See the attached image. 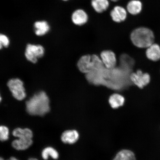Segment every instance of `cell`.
<instances>
[{"mask_svg":"<svg viewBox=\"0 0 160 160\" xmlns=\"http://www.w3.org/2000/svg\"><path fill=\"white\" fill-rule=\"evenodd\" d=\"M1 101H2V98L1 97V95H0V102H1Z\"/></svg>","mask_w":160,"mask_h":160,"instance_id":"cb8c5ba5","label":"cell"},{"mask_svg":"<svg viewBox=\"0 0 160 160\" xmlns=\"http://www.w3.org/2000/svg\"><path fill=\"white\" fill-rule=\"evenodd\" d=\"M124 97L118 93H114L110 96L109 102L111 107L113 109H117L122 106L124 104Z\"/></svg>","mask_w":160,"mask_h":160,"instance_id":"2e32d148","label":"cell"},{"mask_svg":"<svg viewBox=\"0 0 160 160\" xmlns=\"http://www.w3.org/2000/svg\"><path fill=\"white\" fill-rule=\"evenodd\" d=\"M89 16L85 10L78 8L72 13L71 20L74 25L78 27H82L88 23L89 20Z\"/></svg>","mask_w":160,"mask_h":160,"instance_id":"52a82bcc","label":"cell"},{"mask_svg":"<svg viewBox=\"0 0 160 160\" xmlns=\"http://www.w3.org/2000/svg\"><path fill=\"white\" fill-rule=\"evenodd\" d=\"M7 160H19L17 158H16L15 157H12L10 158Z\"/></svg>","mask_w":160,"mask_h":160,"instance_id":"44dd1931","label":"cell"},{"mask_svg":"<svg viewBox=\"0 0 160 160\" xmlns=\"http://www.w3.org/2000/svg\"><path fill=\"white\" fill-rule=\"evenodd\" d=\"M113 160H136L134 154L130 150L123 149L117 153Z\"/></svg>","mask_w":160,"mask_h":160,"instance_id":"e0dca14e","label":"cell"},{"mask_svg":"<svg viewBox=\"0 0 160 160\" xmlns=\"http://www.w3.org/2000/svg\"><path fill=\"white\" fill-rule=\"evenodd\" d=\"M130 81L140 88H143L149 83L151 77L148 73H144L138 70L136 72H133L130 75Z\"/></svg>","mask_w":160,"mask_h":160,"instance_id":"8992f818","label":"cell"},{"mask_svg":"<svg viewBox=\"0 0 160 160\" xmlns=\"http://www.w3.org/2000/svg\"><path fill=\"white\" fill-rule=\"evenodd\" d=\"M0 160H4L2 158L0 157Z\"/></svg>","mask_w":160,"mask_h":160,"instance_id":"484cf974","label":"cell"},{"mask_svg":"<svg viewBox=\"0 0 160 160\" xmlns=\"http://www.w3.org/2000/svg\"><path fill=\"white\" fill-rule=\"evenodd\" d=\"M130 39L135 47L140 48H147L154 43L155 35L153 32L149 28L139 27L132 31Z\"/></svg>","mask_w":160,"mask_h":160,"instance_id":"7a4b0ae2","label":"cell"},{"mask_svg":"<svg viewBox=\"0 0 160 160\" xmlns=\"http://www.w3.org/2000/svg\"><path fill=\"white\" fill-rule=\"evenodd\" d=\"M45 49L42 46L29 44L26 48L25 56L29 61L36 63L38 59L43 57Z\"/></svg>","mask_w":160,"mask_h":160,"instance_id":"5b68a950","label":"cell"},{"mask_svg":"<svg viewBox=\"0 0 160 160\" xmlns=\"http://www.w3.org/2000/svg\"><path fill=\"white\" fill-rule=\"evenodd\" d=\"M8 37L4 34L0 33V50L3 48H7L10 44Z\"/></svg>","mask_w":160,"mask_h":160,"instance_id":"ffe728a7","label":"cell"},{"mask_svg":"<svg viewBox=\"0 0 160 160\" xmlns=\"http://www.w3.org/2000/svg\"><path fill=\"white\" fill-rule=\"evenodd\" d=\"M7 85L14 98L22 101L26 97V93L23 83L21 79H12L8 82Z\"/></svg>","mask_w":160,"mask_h":160,"instance_id":"277c9868","label":"cell"},{"mask_svg":"<svg viewBox=\"0 0 160 160\" xmlns=\"http://www.w3.org/2000/svg\"><path fill=\"white\" fill-rule=\"evenodd\" d=\"M146 54L149 59L153 61H157L160 59V47L154 43L147 48Z\"/></svg>","mask_w":160,"mask_h":160,"instance_id":"9a60e30c","label":"cell"},{"mask_svg":"<svg viewBox=\"0 0 160 160\" xmlns=\"http://www.w3.org/2000/svg\"><path fill=\"white\" fill-rule=\"evenodd\" d=\"M42 156L44 160L48 159L49 157H51L53 159H57L58 158V152L55 149L51 147H48L43 150Z\"/></svg>","mask_w":160,"mask_h":160,"instance_id":"ac0fdd59","label":"cell"},{"mask_svg":"<svg viewBox=\"0 0 160 160\" xmlns=\"http://www.w3.org/2000/svg\"><path fill=\"white\" fill-rule=\"evenodd\" d=\"M128 14L126 8L121 5H117L111 10L109 15L112 21L115 23H120L127 20Z\"/></svg>","mask_w":160,"mask_h":160,"instance_id":"ba28073f","label":"cell"},{"mask_svg":"<svg viewBox=\"0 0 160 160\" xmlns=\"http://www.w3.org/2000/svg\"><path fill=\"white\" fill-rule=\"evenodd\" d=\"M77 67L80 72L85 74L93 71L94 68L92 55H87L82 57L78 62Z\"/></svg>","mask_w":160,"mask_h":160,"instance_id":"30bf717a","label":"cell"},{"mask_svg":"<svg viewBox=\"0 0 160 160\" xmlns=\"http://www.w3.org/2000/svg\"><path fill=\"white\" fill-rule=\"evenodd\" d=\"M110 1L113 2H117L120 1V0H109Z\"/></svg>","mask_w":160,"mask_h":160,"instance_id":"7402d4cb","label":"cell"},{"mask_svg":"<svg viewBox=\"0 0 160 160\" xmlns=\"http://www.w3.org/2000/svg\"><path fill=\"white\" fill-rule=\"evenodd\" d=\"M126 8L130 14L137 15L142 10V3L140 0H130L127 3Z\"/></svg>","mask_w":160,"mask_h":160,"instance_id":"4fadbf2b","label":"cell"},{"mask_svg":"<svg viewBox=\"0 0 160 160\" xmlns=\"http://www.w3.org/2000/svg\"><path fill=\"white\" fill-rule=\"evenodd\" d=\"M62 1H64V2H67V1H69V0H62Z\"/></svg>","mask_w":160,"mask_h":160,"instance_id":"d4e9b609","label":"cell"},{"mask_svg":"<svg viewBox=\"0 0 160 160\" xmlns=\"http://www.w3.org/2000/svg\"><path fill=\"white\" fill-rule=\"evenodd\" d=\"M28 160H38L37 159L35 158H31Z\"/></svg>","mask_w":160,"mask_h":160,"instance_id":"603a6c76","label":"cell"},{"mask_svg":"<svg viewBox=\"0 0 160 160\" xmlns=\"http://www.w3.org/2000/svg\"><path fill=\"white\" fill-rule=\"evenodd\" d=\"M110 1L109 0H91V5L96 13L101 14L109 9Z\"/></svg>","mask_w":160,"mask_h":160,"instance_id":"7c38bea8","label":"cell"},{"mask_svg":"<svg viewBox=\"0 0 160 160\" xmlns=\"http://www.w3.org/2000/svg\"><path fill=\"white\" fill-rule=\"evenodd\" d=\"M9 131L6 126H0V141H5L9 139Z\"/></svg>","mask_w":160,"mask_h":160,"instance_id":"d6986e66","label":"cell"},{"mask_svg":"<svg viewBox=\"0 0 160 160\" xmlns=\"http://www.w3.org/2000/svg\"><path fill=\"white\" fill-rule=\"evenodd\" d=\"M79 137V133L76 130H67L62 134L61 139L64 143L72 144L78 141Z\"/></svg>","mask_w":160,"mask_h":160,"instance_id":"5bb4252c","label":"cell"},{"mask_svg":"<svg viewBox=\"0 0 160 160\" xmlns=\"http://www.w3.org/2000/svg\"><path fill=\"white\" fill-rule=\"evenodd\" d=\"M26 108L30 115L43 116L50 110L49 99L44 92L36 93L27 102Z\"/></svg>","mask_w":160,"mask_h":160,"instance_id":"6da1fadb","label":"cell"},{"mask_svg":"<svg viewBox=\"0 0 160 160\" xmlns=\"http://www.w3.org/2000/svg\"><path fill=\"white\" fill-rule=\"evenodd\" d=\"M50 29L49 23L46 21H37L34 23V32L35 35L39 37L47 34L49 32Z\"/></svg>","mask_w":160,"mask_h":160,"instance_id":"8fae6325","label":"cell"},{"mask_svg":"<svg viewBox=\"0 0 160 160\" xmlns=\"http://www.w3.org/2000/svg\"><path fill=\"white\" fill-rule=\"evenodd\" d=\"M101 59L105 67L111 70L116 68L117 58L115 53L111 50H104L101 52Z\"/></svg>","mask_w":160,"mask_h":160,"instance_id":"9c48e42d","label":"cell"},{"mask_svg":"<svg viewBox=\"0 0 160 160\" xmlns=\"http://www.w3.org/2000/svg\"><path fill=\"white\" fill-rule=\"evenodd\" d=\"M12 133L14 137L18 138L12 142V146L16 150L23 151L27 149L33 143V133L28 128H17L13 130Z\"/></svg>","mask_w":160,"mask_h":160,"instance_id":"3957f363","label":"cell"}]
</instances>
